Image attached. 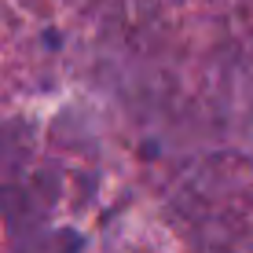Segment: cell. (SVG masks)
Wrapping results in <instances>:
<instances>
[{
    "instance_id": "1",
    "label": "cell",
    "mask_w": 253,
    "mask_h": 253,
    "mask_svg": "<svg viewBox=\"0 0 253 253\" xmlns=\"http://www.w3.org/2000/svg\"><path fill=\"white\" fill-rule=\"evenodd\" d=\"M59 165L30 143V125L0 128V220L11 253H84L88 239L70 224H55Z\"/></svg>"
}]
</instances>
